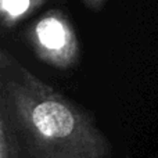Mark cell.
<instances>
[{"label": "cell", "mask_w": 158, "mask_h": 158, "mask_svg": "<svg viewBox=\"0 0 158 158\" xmlns=\"http://www.w3.org/2000/svg\"><path fill=\"white\" fill-rule=\"evenodd\" d=\"M0 106L29 158H110L111 146L75 103L0 52Z\"/></svg>", "instance_id": "1"}, {"label": "cell", "mask_w": 158, "mask_h": 158, "mask_svg": "<svg viewBox=\"0 0 158 158\" xmlns=\"http://www.w3.org/2000/svg\"><path fill=\"white\" fill-rule=\"evenodd\" d=\"M25 39L35 56L50 67L69 69L81 60V43L69 14L50 7L29 22Z\"/></svg>", "instance_id": "2"}, {"label": "cell", "mask_w": 158, "mask_h": 158, "mask_svg": "<svg viewBox=\"0 0 158 158\" xmlns=\"http://www.w3.org/2000/svg\"><path fill=\"white\" fill-rule=\"evenodd\" d=\"M50 0H0V24L3 29H13L36 14Z\"/></svg>", "instance_id": "3"}, {"label": "cell", "mask_w": 158, "mask_h": 158, "mask_svg": "<svg viewBox=\"0 0 158 158\" xmlns=\"http://www.w3.org/2000/svg\"><path fill=\"white\" fill-rule=\"evenodd\" d=\"M18 137L7 111L0 106V158H17Z\"/></svg>", "instance_id": "4"}, {"label": "cell", "mask_w": 158, "mask_h": 158, "mask_svg": "<svg viewBox=\"0 0 158 158\" xmlns=\"http://www.w3.org/2000/svg\"><path fill=\"white\" fill-rule=\"evenodd\" d=\"M82 4L85 6V8L93 13H100L106 4L108 3V0H81Z\"/></svg>", "instance_id": "5"}]
</instances>
